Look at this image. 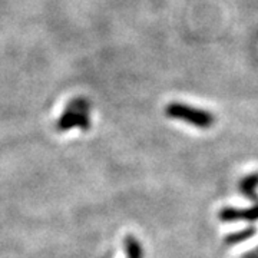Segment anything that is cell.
I'll return each mask as SVG.
<instances>
[{"mask_svg":"<svg viewBox=\"0 0 258 258\" xmlns=\"http://www.w3.org/2000/svg\"><path fill=\"white\" fill-rule=\"evenodd\" d=\"M165 113L172 119L184 120L197 128H211L214 125V115L210 112L188 106L184 103H169L165 108Z\"/></svg>","mask_w":258,"mask_h":258,"instance_id":"cell-1","label":"cell"},{"mask_svg":"<svg viewBox=\"0 0 258 258\" xmlns=\"http://www.w3.org/2000/svg\"><path fill=\"white\" fill-rule=\"evenodd\" d=\"M83 111H85V106L81 108V109H78V111H75L72 106H69V111L63 113L60 116L59 122H57V128L60 129V131H68V129L75 128V126L88 129L89 128V119L83 113Z\"/></svg>","mask_w":258,"mask_h":258,"instance_id":"cell-2","label":"cell"},{"mask_svg":"<svg viewBox=\"0 0 258 258\" xmlns=\"http://www.w3.org/2000/svg\"><path fill=\"white\" fill-rule=\"evenodd\" d=\"M220 220L225 222L238 221V220H245V221H258V204L254 207L247 208V210H237V208H224L220 211Z\"/></svg>","mask_w":258,"mask_h":258,"instance_id":"cell-3","label":"cell"},{"mask_svg":"<svg viewBox=\"0 0 258 258\" xmlns=\"http://www.w3.org/2000/svg\"><path fill=\"white\" fill-rule=\"evenodd\" d=\"M257 186H258V174H252V175L245 176V178L241 181L240 191L244 194L248 200H251L252 203L258 204Z\"/></svg>","mask_w":258,"mask_h":258,"instance_id":"cell-4","label":"cell"},{"mask_svg":"<svg viewBox=\"0 0 258 258\" xmlns=\"http://www.w3.org/2000/svg\"><path fill=\"white\" fill-rule=\"evenodd\" d=\"M254 234H255V228H254V227H248V228L238 231V232H232V234H228V235H227L225 244H227V245L238 244V242H242V241L249 240Z\"/></svg>","mask_w":258,"mask_h":258,"instance_id":"cell-5","label":"cell"},{"mask_svg":"<svg viewBox=\"0 0 258 258\" xmlns=\"http://www.w3.org/2000/svg\"><path fill=\"white\" fill-rule=\"evenodd\" d=\"M125 247H126V254H128V258H144V251H142V247L139 244V241L132 237V235H128L125 238Z\"/></svg>","mask_w":258,"mask_h":258,"instance_id":"cell-6","label":"cell"},{"mask_svg":"<svg viewBox=\"0 0 258 258\" xmlns=\"http://www.w3.org/2000/svg\"><path fill=\"white\" fill-rule=\"evenodd\" d=\"M242 258H258V249H255V251H249V252H247Z\"/></svg>","mask_w":258,"mask_h":258,"instance_id":"cell-7","label":"cell"}]
</instances>
